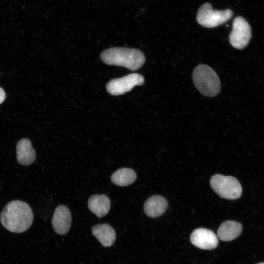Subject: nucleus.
Here are the masks:
<instances>
[{"label":"nucleus","mask_w":264,"mask_h":264,"mask_svg":"<svg viewBox=\"0 0 264 264\" xmlns=\"http://www.w3.org/2000/svg\"><path fill=\"white\" fill-rule=\"evenodd\" d=\"M2 225L13 233L26 231L33 220V214L29 205L21 200L9 202L3 208L0 216Z\"/></svg>","instance_id":"obj_1"},{"label":"nucleus","mask_w":264,"mask_h":264,"mask_svg":"<svg viewBox=\"0 0 264 264\" xmlns=\"http://www.w3.org/2000/svg\"><path fill=\"white\" fill-rule=\"evenodd\" d=\"M106 64L126 67L135 71L140 68L145 61L144 54L140 50L123 47H114L103 51L100 55Z\"/></svg>","instance_id":"obj_2"},{"label":"nucleus","mask_w":264,"mask_h":264,"mask_svg":"<svg viewBox=\"0 0 264 264\" xmlns=\"http://www.w3.org/2000/svg\"><path fill=\"white\" fill-rule=\"evenodd\" d=\"M192 77L196 88L206 96H215L220 90V82L218 75L206 65L197 66L193 71Z\"/></svg>","instance_id":"obj_3"},{"label":"nucleus","mask_w":264,"mask_h":264,"mask_svg":"<svg viewBox=\"0 0 264 264\" xmlns=\"http://www.w3.org/2000/svg\"><path fill=\"white\" fill-rule=\"evenodd\" d=\"M210 185L219 196L226 199H236L242 193L240 183L232 176L215 174L211 178Z\"/></svg>","instance_id":"obj_4"},{"label":"nucleus","mask_w":264,"mask_h":264,"mask_svg":"<svg viewBox=\"0 0 264 264\" xmlns=\"http://www.w3.org/2000/svg\"><path fill=\"white\" fill-rule=\"evenodd\" d=\"M232 15L231 10H214L210 3H205L198 9L196 19L201 25L207 28H213L225 23Z\"/></svg>","instance_id":"obj_5"},{"label":"nucleus","mask_w":264,"mask_h":264,"mask_svg":"<svg viewBox=\"0 0 264 264\" xmlns=\"http://www.w3.org/2000/svg\"><path fill=\"white\" fill-rule=\"evenodd\" d=\"M251 37V29L247 21L241 16L236 17L229 35L231 45L236 49H243L248 44Z\"/></svg>","instance_id":"obj_6"},{"label":"nucleus","mask_w":264,"mask_h":264,"mask_svg":"<svg viewBox=\"0 0 264 264\" xmlns=\"http://www.w3.org/2000/svg\"><path fill=\"white\" fill-rule=\"evenodd\" d=\"M144 82L143 76L138 73H132L123 77L113 79L106 85V89L110 94L119 95L131 91L135 86Z\"/></svg>","instance_id":"obj_7"},{"label":"nucleus","mask_w":264,"mask_h":264,"mask_svg":"<svg viewBox=\"0 0 264 264\" xmlns=\"http://www.w3.org/2000/svg\"><path fill=\"white\" fill-rule=\"evenodd\" d=\"M191 243L202 249L212 250L216 248L218 240L211 230L205 228H198L193 231L190 236Z\"/></svg>","instance_id":"obj_8"},{"label":"nucleus","mask_w":264,"mask_h":264,"mask_svg":"<svg viewBox=\"0 0 264 264\" xmlns=\"http://www.w3.org/2000/svg\"><path fill=\"white\" fill-rule=\"evenodd\" d=\"M52 224L54 230L60 235L66 233L69 230L71 224V215L69 208L61 205L55 209Z\"/></svg>","instance_id":"obj_9"},{"label":"nucleus","mask_w":264,"mask_h":264,"mask_svg":"<svg viewBox=\"0 0 264 264\" xmlns=\"http://www.w3.org/2000/svg\"><path fill=\"white\" fill-rule=\"evenodd\" d=\"M17 160L18 162L24 166L31 164L36 159V153L29 139L23 138L16 145Z\"/></svg>","instance_id":"obj_10"},{"label":"nucleus","mask_w":264,"mask_h":264,"mask_svg":"<svg viewBox=\"0 0 264 264\" xmlns=\"http://www.w3.org/2000/svg\"><path fill=\"white\" fill-rule=\"evenodd\" d=\"M168 202L166 198L161 195H155L149 198L144 205L145 214L150 217H156L161 215L166 210Z\"/></svg>","instance_id":"obj_11"},{"label":"nucleus","mask_w":264,"mask_h":264,"mask_svg":"<svg viewBox=\"0 0 264 264\" xmlns=\"http://www.w3.org/2000/svg\"><path fill=\"white\" fill-rule=\"evenodd\" d=\"M89 210L98 217L105 216L110 208V200L105 194H95L89 197L88 200Z\"/></svg>","instance_id":"obj_12"},{"label":"nucleus","mask_w":264,"mask_h":264,"mask_svg":"<svg viewBox=\"0 0 264 264\" xmlns=\"http://www.w3.org/2000/svg\"><path fill=\"white\" fill-rule=\"evenodd\" d=\"M92 232L104 247H110L115 242V232L113 228L108 224L96 225L92 227Z\"/></svg>","instance_id":"obj_13"},{"label":"nucleus","mask_w":264,"mask_h":264,"mask_svg":"<svg viewBox=\"0 0 264 264\" xmlns=\"http://www.w3.org/2000/svg\"><path fill=\"white\" fill-rule=\"evenodd\" d=\"M242 227L236 221L228 220L223 222L217 231V236L221 240L229 241L235 239L241 233Z\"/></svg>","instance_id":"obj_14"},{"label":"nucleus","mask_w":264,"mask_h":264,"mask_svg":"<svg viewBox=\"0 0 264 264\" xmlns=\"http://www.w3.org/2000/svg\"><path fill=\"white\" fill-rule=\"evenodd\" d=\"M137 178L135 172L130 168L118 169L111 176V180L119 186H126L133 183Z\"/></svg>","instance_id":"obj_15"},{"label":"nucleus","mask_w":264,"mask_h":264,"mask_svg":"<svg viewBox=\"0 0 264 264\" xmlns=\"http://www.w3.org/2000/svg\"><path fill=\"white\" fill-rule=\"evenodd\" d=\"M5 98V93L3 89L0 87V104H1Z\"/></svg>","instance_id":"obj_16"},{"label":"nucleus","mask_w":264,"mask_h":264,"mask_svg":"<svg viewBox=\"0 0 264 264\" xmlns=\"http://www.w3.org/2000/svg\"><path fill=\"white\" fill-rule=\"evenodd\" d=\"M264 264V262H263V263H259V264Z\"/></svg>","instance_id":"obj_17"}]
</instances>
